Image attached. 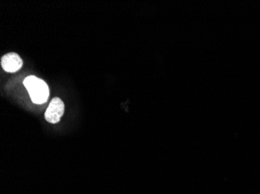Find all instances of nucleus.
I'll list each match as a JSON object with an SVG mask.
<instances>
[{
	"mask_svg": "<svg viewBox=\"0 0 260 194\" xmlns=\"http://www.w3.org/2000/svg\"><path fill=\"white\" fill-rule=\"evenodd\" d=\"M23 85L28 91L33 103L36 104H42L47 102L49 99V87L44 80L35 75H30L24 80Z\"/></svg>",
	"mask_w": 260,
	"mask_h": 194,
	"instance_id": "1",
	"label": "nucleus"
},
{
	"mask_svg": "<svg viewBox=\"0 0 260 194\" xmlns=\"http://www.w3.org/2000/svg\"><path fill=\"white\" fill-rule=\"evenodd\" d=\"M1 65L6 71L15 72L21 68L23 61L17 53L10 52L3 57L1 59Z\"/></svg>",
	"mask_w": 260,
	"mask_h": 194,
	"instance_id": "3",
	"label": "nucleus"
},
{
	"mask_svg": "<svg viewBox=\"0 0 260 194\" xmlns=\"http://www.w3.org/2000/svg\"><path fill=\"white\" fill-rule=\"evenodd\" d=\"M64 110H65V106H64L63 102L61 99L55 97L52 99L49 106L47 108L46 112L45 113V120L49 123H58L63 115Z\"/></svg>",
	"mask_w": 260,
	"mask_h": 194,
	"instance_id": "2",
	"label": "nucleus"
}]
</instances>
